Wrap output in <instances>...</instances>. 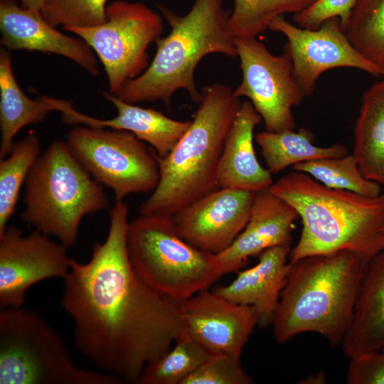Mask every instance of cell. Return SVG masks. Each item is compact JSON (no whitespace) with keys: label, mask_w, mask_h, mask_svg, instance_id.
<instances>
[{"label":"cell","mask_w":384,"mask_h":384,"mask_svg":"<svg viewBox=\"0 0 384 384\" xmlns=\"http://www.w3.org/2000/svg\"><path fill=\"white\" fill-rule=\"evenodd\" d=\"M127 204L116 201L103 242L86 263L70 260L63 278V309L74 322L75 343L96 367L137 383L183 331L182 302L151 288L133 268L127 252Z\"/></svg>","instance_id":"6da1fadb"},{"label":"cell","mask_w":384,"mask_h":384,"mask_svg":"<svg viewBox=\"0 0 384 384\" xmlns=\"http://www.w3.org/2000/svg\"><path fill=\"white\" fill-rule=\"evenodd\" d=\"M269 190L302 219V233L289 262L348 250L369 263L384 250V193L369 197L331 188L297 171L273 182Z\"/></svg>","instance_id":"7a4b0ae2"},{"label":"cell","mask_w":384,"mask_h":384,"mask_svg":"<svg viewBox=\"0 0 384 384\" xmlns=\"http://www.w3.org/2000/svg\"><path fill=\"white\" fill-rule=\"evenodd\" d=\"M287 282L272 324L279 343L314 332L341 344L368 263L348 250L311 255L289 262Z\"/></svg>","instance_id":"3957f363"},{"label":"cell","mask_w":384,"mask_h":384,"mask_svg":"<svg viewBox=\"0 0 384 384\" xmlns=\"http://www.w3.org/2000/svg\"><path fill=\"white\" fill-rule=\"evenodd\" d=\"M159 9L170 33L154 42L156 51L144 72L114 95L132 104L161 100L169 110L174 94L183 89L192 101L199 102L194 73L201 60L213 53L238 57L235 38L229 28L230 13L223 0H194L183 16L163 6Z\"/></svg>","instance_id":"277c9868"},{"label":"cell","mask_w":384,"mask_h":384,"mask_svg":"<svg viewBox=\"0 0 384 384\" xmlns=\"http://www.w3.org/2000/svg\"><path fill=\"white\" fill-rule=\"evenodd\" d=\"M191 126L170 153L155 154L160 177L140 215L174 216L219 188L217 170L225 141L242 102L228 86L214 82L201 89Z\"/></svg>","instance_id":"5b68a950"},{"label":"cell","mask_w":384,"mask_h":384,"mask_svg":"<svg viewBox=\"0 0 384 384\" xmlns=\"http://www.w3.org/2000/svg\"><path fill=\"white\" fill-rule=\"evenodd\" d=\"M24 185L21 220L68 248L77 243L82 218L109 206L102 185L62 141H53L40 154Z\"/></svg>","instance_id":"8992f818"},{"label":"cell","mask_w":384,"mask_h":384,"mask_svg":"<svg viewBox=\"0 0 384 384\" xmlns=\"http://www.w3.org/2000/svg\"><path fill=\"white\" fill-rule=\"evenodd\" d=\"M110 374L78 367L60 336L37 313L0 311V384H119Z\"/></svg>","instance_id":"52a82bcc"},{"label":"cell","mask_w":384,"mask_h":384,"mask_svg":"<svg viewBox=\"0 0 384 384\" xmlns=\"http://www.w3.org/2000/svg\"><path fill=\"white\" fill-rule=\"evenodd\" d=\"M127 247L138 274L159 294L180 302L208 289L221 277L215 270V255L182 239L171 215H140L129 222Z\"/></svg>","instance_id":"ba28073f"},{"label":"cell","mask_w":384,"mask_h":384,"mask_svg":"<svg viewBox=\"0 0 384 384\" xmlns=\"http://www.w3.org/2000/svg\"><path fill=\"white\" fill-rule=\"evenodd\" d=\"M106 21L98 26L69 27L96 53L105 68L110 93L116 95L149 65L147 49L161 36V16L142 2L117 0L106 7Z\"/></svg>","instance_id":"9c48e42d"},{"label":"cell","mask_w":384,"mask_h":384,"mask_svg":"<svg viewBox=\"0 0 384 384\" xmlns=\"http://www.w3.org/2000/svg\"><path fill=\"white\" fill-rule=\"evenodd\" d=\"M66 144L91 176L112 189L116 201L152 192L158 185L160 173L154 150L129 132L76 127Z\"/></svg>","instance_id":"30bf717a"},{"label":"cell","mask_w":384,"mask_h":384,"mask_svg":"<svg viewBox=\"0 0 384 384\" xmlns=\"http://www.w3.org/2000/svg\"><path fill=\"white\" fill-rule=\"evenodd\" d=\"M235 46L242 80L234 95L249 99L267 131L294 129L292 107L305 96L294 78L288 52L274 55L256 37L235 38Z\"/></svg>","instance_id":"8fae6325"},{"label":"cell","mask_w":384,"mask_h":384,"mask_svg":"<svg viewBox=\"0 0 384 384\" xmlns=\"http://www.w3.org/2000/svg\"><path fill=\"white\" fill-rule=\"evenodd\" d=\"M268 29L286 37L284 49L292 59L294 78L305 97L313 93L320 75L333 68H353L373 76H384L381 69L353 46L338 17L311 30L294 26L279 16L271 21Z\"/></svg>","instance_id":"7c38bea8"},{"label":"cell","mask_w":384,"mask_h":384,"mask_svg":"<svg viewBox=\"0 0 384 384\" xmlns=\"http://www.w3.org/2000/svg\"><path fill=\"white\" fill-rule=\"evenodd\" d=\"M35 230L23 235L7 226L0 234V306L21 307L28 289L36 283L64 278L70 267L68 247Z\"/></svg>","instance_id":"4fadbf2b"},{"label":"cell","mask_w":384,"mask_h":384,"mask_svg":"<svg viewBox=\"0 0 384 384\" xmlns=\"http://www.w3.org/2000/svg\"><path fill=\"white\" fill-rule=\"evenodd\" d=\"M256 192L219 188L174 215L180 237L217 255L229 247L247 223Z\"/></svg>","instance_id":"5bb4252c"},{"label":"cell","mask_w":384,"mask_h":384,"mask_svg":"<svg viewBox=\"0 0 384 384\" xmlns=\"http://www.w3.org/2000/svg\"><path fill=\"white\" fill-rule=\"evenodd\" d=\"M181 309L186 331L210 353L240 357L258 324L253 306L233 303L208 289L183 301Z\"/></svg>","instance_id":"9a60e30c"},{"label":"cell","mask_w":384,"mask_h":384,"mask_svg":"<svg viewBox=\"0 0 384 384\" xmlns=\"http://www.w3.org/2000/svg\"><path fill=\"white\" fill-rule=\"evenodd\" d=\"M1 44L7 50H25L67 58L92 76L98 75L93 50L82 38L58 31L41 11L20 7L14 0H0Z\"/></svg>","instance_id":"2e32d148"},{"label":"cell","mask_w":384,"mask_h":384,"mask_svg":"<svg viewBox=\"0 0 384 384\" xmlns=\"http://www.w3.org/2000/svg\"><path fill=\"white\" fill-rule=\"evenodd\" d=\"M299 215L286 201L269 189L255 193L250 216L231 245L215 255L218 273L237 272L248 258L282 245H291L294 222Z\"/></svg>","instance_id":"e0dca14e"},{"label":"cell","mask_w":384,"mask_h":384,"mask_svg":"<svg viewBox=\"0 0 384 384\" xmlns=\"http://www.w3.org/2000/svg\"><path fill=\"white\" fill-rule=\"evenodd\" d=\"M104 96L117 110L116 116L111 119H102L86 115L75 110L70 102L60 99L56 104V110L62 113L63 121L68 124H83L129 132L148 143L161 157L170 153L191 124V121L174 119L154 109L127 102L111 93L105 92Z\"/></svg>","instance_id":"ac0fdd59"},{"label":"cell","mask_w":384,"mask_h":384,"mask_svg":"<svg viewBox=\"0 0 384 384\" xmlns=\"http://www.w3.org/2000/svg\"><path fill=\"white\" fill-rule=\"evenodd\" d=\"M290 245L268 248L260 254L257 265L238 272L228 285L218 286L213 292L239 304L253 306L262 327L272 324L290 264L287 262Z\"/></svg>","instance_id":"d6986e66"},{"label":"cell","mask_w":384,"mask_h":384,"mask_svg":"<svg viewBox=\"0 0 384 384\" xmlns=\"http://www.w3.org/2000/svg\"><path fill=\"white\" fill-rule=\"evenodd\" d=\"M261 117L250 101L242 102L225 141L217 170L218 188L253 192L269 189L270 172L257 160L254 149V129Z\"/></svg>","instance_id":"ffe728a7"},{"label":"cell","mask_w":384,"mask_h":384,"mask_svg":"<svg viewBox=\"0 0 384 384\" xmlns=\"http://www.w3.org/2000/svg\"><path fill=\"white\" fill-rule=\"evenodd\" d=\"M341 346L350 358L384 348V250L368 265Z\"/></svg>","instance_id":"44dd1931"},{"label":"cell","mask_w":384,"mask_h":384,"mask_svg":"<svg viewBox=\"0 0 384 384\" xmlns=\"http://www.w3.org/2000/svg\"><path fill=\"white\" fill-rule=\"evenodd\" d=\"M54 111L51 97L36 100L28 97L14 76L11 55L7 49L0 51V159L6 156L17 133L24 127L42 122Z\"/></svg>","instance_id":"7402d4cb"},{"label":"cell","mask_w":384,"mask_h":384,"mask_svg":"<svg viewBox=\"0 0 384 384\" xmlns=\"http://www.w3.org/2000/svg\"><path fill=\"white\" fill-rule=\"evenodd\" d=\"M353 154L366 178L384 185V80L363 94Z\"/></svg>","instance_id":"603a6c76"},{"label":"cell","mask_w":384,"mask_h":384,"mask_svg":"<svg viewBox=\"0 0 384 384\" xmlns=\"http://www.w3.org/2000/svg\"><path fill=\"white\" fill-rule=\"evenodd\" d=\"M257 144L271 174H277L296 164L348 154L341 144L321 147L314 144V136L306 128L297 132L287 129L279 132L264 131L255 136Z\"/></svg>","instance_id":"cb8c5ba5"},{"label":"cell","mask_w":384,"mask_h":384,"mask_svg":"<svg viewBox=\"0 0 384 384\" xmlns=\"http://www.w3.org/2000/svg\"><path fill=\"white\" fill-rule=\"evenodd\" d=\"M40 153L39 139L30 132L21 140L14 142L8 156L1 159L0 234L15 212L21 186Z\"/></svg>","instance_id":"d4e9b609"},{"label":"cell","mask_w":384,"mask_h":384,"mask_svg":"<svg viewBox=\"0 0 384 384\" xmlns=\"http://www.w3.org/2000/svg\"><path fill=\"white\" fill-rule=\"evenodd\" d=\"M174 343L165 354L144 367L137 383L183 384L211 353L185 328Z\"/></svg>","instance_id":"484cf974"},{"label":"cell","mask_w":384,"mask_h":384,"mask_svg":"<svg viewBox=\"0 0 384 384\" xmlns=\"http://www.w3.org/2000/svg\"><path fill=\"white\" fill-rule=\"evenodd\" d=\"M343 31L353 46L384 72V0H356Z\"/></svg>","instance_id":"4316f807"},{"label":"cell","mask_w":384,"mask_h":384,"mask_svg":"<svg viewBox=\"0 0 384 384\" xmlns=\"http://www.w3.org/2000/svg\"><path fill=\"white\" fill-rule=\"evenodd\" d=\"M292 168L307 174L331 188L346 190L369 197L381 193L380 184L364 176L353 154L300 162Z\"/></svg>","instance_id":"83f0119b"},{"label":"cell","mask_w":384,"mask_h":384,"mask_svg":"<svg viewBox=\"0 0 384 384\" xmlns=\"http://www.w3.org/2000/svg\"><path fill=\"white\" fill-rule=\"evenodd\" d=\"M229 28L235 38L256 37L269 28L274 18L296 14L315 0H233Z\"/></svg>","instance_id":"f1b7e54d"},{"label":"cell","mask_w":384,"mask_h":384,"mask_svg":"<svg viewBox=\"0 0 384 384\" xmlns=\"http://www.w3.org/2000/svg\"><path fill=\"white\" fill-rule=\"evenodd\" d=\"M107 0H46L41 13L54 27H92L103 23Z\"/></svg>","instance_id":"f546056e"},{"label":"cell","mask_w":384,"mask_h":384,"mask_svg":"<svg viewBox=\"0 0 384 384\" xmlns=\"http://www.w3.org/2000/svg\"><path fill=\"white\" fill-rule=\"evenodd\" d=\"M252 378L243 370L240 356L217 352L208 358L183 384H252Z\"/></svg>","instance_id":"4dcf8cb0"},{"label":"cell","mask_w":384,"mask_h":384,"mask_svg":"<svg viewBox=\"0 0 384 384\" xmlns=\"http://www.w3.org/2000/svg\"><path fill=\"white\" fill-rule=\"evenodd\" d=\"M356 0H315L305 9L294 14L293 19L301 28L316 30L327 19L339 18L343 29Z\"/></svg>","instance_id":"1f68e13d"},{"label":"cell","mask_w":384,"mask_h":384,"mask_svg":"<svg viewBox=\"0 0 384 384\" xmlns=\"http://www.w3.org/2000/svg\"><path fill=\"white\" fill-rule=\"evenodd\" d=\"M346 381L349 384H384V348L351 358Z\"/></svg>","instance_id":"d6a6232c"},{"label":"cell","mask_w":384,"mask_h":384,"mask_svg":"<svg viewBox=\"0 0 384 384\" xmlns=\"http://www.w3.org/2000/svg\"><path fill=\"white\" fill-rule=\"evenodd\" d=\"M24 7L36 11H41L46 0H19Z\"/></svg>","instance_id":"836d02e7"},{"label":"cell","mask_w":384,"mask_h":384,"mask_svg":"<svg viewBox=\"0 0 384 384\" xmlns=\"http://www.w3.org/2000/svg\"><path fill=\"white\" fill-rule=\"evenodd\" d=\"M382 231L384 233V227L383 228Z\"/></svg>","instance_id":"e575fe53"}]
</instances>
